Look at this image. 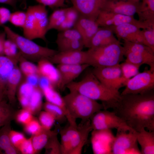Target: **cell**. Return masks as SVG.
<instances>
[{"label": "cell", "instance_id": "obj_1", "mask_svg": "<svg viewBox=\"0 0 154 154\" xmlns=\"http://www.w3.org/2000/svg\"><path fill=\"white\" fill-rule=\"evenodd\" d=\"M113 110L136 131L143 129L154 131V90L143 94L121 95Z\"/></svg>", "mask_w": 154, "mask_h": 154}, {"label": "cell", "instance_id": "obj_2", "mask_svg": "<svg viewBox=\"0 0 154 154\" xmlns=\"http://www.w3.org/2000/svg\"><path fill=\"white\" fill-rule=\"evenodd\" d=\"M66 87L70 91H75L94 100L101 101L104 110L115 108L121 96L119 90L104 85L92 71L88 72L81 80L73 81Z\"/></svg>", "mask_w": 154, "mask_h": 154}, {"label": "cell", "instance_id": "obj_3", "mask_svg": "<svg viewBox=\"0 0 154 154\" xmlns=\"http://www.w3.org/2000/svg\"><path fill=\"white\" fill-rule=\"evenodd\" d=\"M92 130L90 120L82 122L77 127L69 124L60 131L61 154H80Z\"/></svg>", "mask_w": 154, "mask_h": 154}, {"label": "cell", "instance_id": "obj_4", "mask_svg": "<svg viewBox=\"0 0 154 154\" xmlns=\"http://www.w3.org/2000/svg\"><path fill=\"white\" fill-rule=\"evenodd\" d=\"M86 64L94 68L112 66L124 59V50L120 41L107 45L89 48Z\"/></svg>", "mask_w": 154, "mask_h": 154}, {"label": "cell", "instance_id": "obj_5", "mask_svg": "<svg viewBox=\"0 0 154 154\" xmlns=\"http://www.w3.org/2000/svg\"><path fill=\"white\" fill-rule=\"evenodd\" d=\"M70 92L63 97L66 107L72 117L84 122L90 120L97 112L104 109L102 104L77 92Z\"/></svg>", "mask_w": 154, "mask_h": 154}, {"label": "cell", "instance_id": "obj_6", "mask_svg": "<svg viewBox=\"0 0 154 154\" xmlns=\"http://www.w3.org/2000/svg\"><path fill=\"white\" fill-rule=\"evenodd\" d=\"M7 37L16 45L21 55L26 59L37 62L42 59H48L58 51L42 46L26 37L16 33L9 27L4 26Z\"/></svg>", "mask_w": 154, "mask_h": 154}, {"label": "cell", "instance_id": "obj_7", "mask_svg": "<svg viewBox=\"0 0 154 154\" xmlns=\"http://www.w3.org/2000/svg\"><path fill=\"white\" fill-rule=\"evenodd\" d=\"M122 46L125 61L139 67L146 64L154 71V51L151 48L141 43L126 41H123Z\"/></svg>", "mask_w": 154, "mask_h": 154}, {"label": "cell", "instance_id": "obj_8", "mask_svg": "<svg viewBox=\"0 0 154 154\" xmlns=\"http://www.w3.org/2000/svg\"><path fill=\"white\" fill-rule=\"evenodd\" d=\"M92 130H108L117 129V131L134 130L113 111L100 110L95 113L90 119Z\"/></svg>", "mask_w": 154, "mask_h": 154}, {"label": "cell", "instance_id": "obj_9", "mask_svg": "<svg viewBox=\"0 0 154 154\" xmlns=\"http://www.w3.org/2000/svg\"><path fill=\"white\" fill-rule=\"evenodd\" d=\"M121 95L143 94L154 89V71L145 68L128 80Z\"/></svg>", "mask_w": 154, "mask_h": 154}, {"label": "cell", "instance_id": "obj_10", "mask_svg": "<svg viewBox=\"0 0 154 154\" xmlns=\"http://www.w3.org/2000/svg\"><path fill=\"white\" fill-rule=\"evenodd\" d=\"M137 131H117L112 143V151L114 154H141L137 140Z\"/></svg>", "mask_w": 154, "mask_h": 154}, {"label": "cell", "instance_id": "obj_11", "mask_svg": "<svg viewBox=\"0 0 154 154\" xmlns=\"http://www.w3.org/2000/svg\"><path fill=\"white\" fill-rule=\"evenodd\" d=\"M120 64L112 66L94 68L92 71L104 85L111 89L119 90L124 86L121 79L122 72Z\"/></svg>", "mask_w": 154, "mask_h": 154}, {"label": "cell", "instance_id": "obj_12", "mask_svg": "<svg viewBox=\"0 0 154 154\" xmlns=\"http://www.w3.org/2000/svg\"><path fill=\"white\" fill-rule=\"evenodd\" d=\"M96 21L99 27H110L122 24L130 23L135 25L141 29L149 27L144 23L129 16L110 12L102 10L99 13Z\"/></svg>", "mask_w": 154, "mask_h": 154}, {"label": "cell", "instance_id": "obj_13", "mask_svg": "<svg viewBox=\"0 0 154 154\" xmlns=\"http://www.w3.org/2000/svg\"><path fill=\"white\" fill-rule=\"evenodd\" d=\"M107 27L111 30L120 41L122 40L123 41L141 43L146 45L142 30L135 25L127 23Z\"/></svg>", "mask_w": 154, "mask_h": 154}, {"label": "cell", "instance_id": "obj_14", "mask_svg": "<svg viewBox=\"0 0 154 154\" xmlns=\"http://www.w3.org/2000/svg\"><path fill=\"white\" fill-rule=\"evenodd\" d=\"M80 15L96 21L106 0H69Z\"/></svg>", "mask_w": 154, "mask_h": 154}, {"label": "cell", "instance_id": "obj_15", "mask_svg": "<svg viewBox=\"0 0 154 154\" xmlns=\"http://www.w3.org/2000/svg\"><path fill=\"white\" fill-rule=\"evenodd\" d=\"M89 65L87 64L76 65L58 64L60 80L58 87L63 89L74 81Z\"/></svg>", "mask_w": 154, "mask_h": 154}, {"label": "cell", "instance_id": "obj_16", "mask_svg": "<svg viewBox=\"0 0 154 154\" xmlns=\"http://www.w3.org/2000/svg\"><path fill=\"white\" fill-rule=\"evenodd\" d=\"M87 52L82 50L58 52L48 58L53 64L76 65L86 64Z\"/></svg>", "mask_w": 154, "mask_h": 154}, {"label": "cell", "instance_id": "obj_17", "mask_svg": "<svg viewBox=\"0 0 154 154\" xmlns=\"http://www.w3.org/2000/svg\"><path fill=\"white\" fill-rule=\"evenodd\" d=\"M99 27L96 21L81 15L74 28L80 34L84 46L89 48L91 40Z\"/></svg>", "mask_w": 154, "mask_h": 154}, {"label": "cell", "instance_id": "obj_18", "mask_svg": "<svg viewBox=\"0 0 154 154\" xmlns=\"http://www.w3.org/2000/svg\"><path fill=\"white\" fill-rule=\"evenodd\" d=\"M140 4V3L139 4L133 3L127 0H106L102 10L124 15L133 16L137 12Z\"/></svg>", "mask_w": 154, "mask_h": 154}, {"label": "cell", "instance_id": "obj_19", "mask_svg": "<svg viewBox=\"0 0 154 154\" xmlns=\"http://www.w3.org/2000/svg\"><path fill=\"white\" fill-rule=\"evenodd\" d=\"M40 89L46 101L60 107L64 112L68 122L72 123L74 121V119L66 107L63 97L55 90V87L50 84Z\"/></svg>", "mask_w": 154, "mask_h": 154}, {"label": "cell", "instance_id": "obj_20", "mask_svg": "<svg viewBox=\"0 0 154 154\" xmlns=\"http://www.w3.org/2000/svg\"><path fill=\"white\" fill-rule=\"evenodd\" d=\"M48 58L40 59L37 66L40 76L47 79L54 87H58L60 76L58 70Z\"/></svg>", "mask_w": 154, "mask_h": 154}, {"label": "cell", "instance_id": "obj_21", "mask_svg": "<svg viewBox=\"0 0 154 154\" xmlns=\"http://www.w3.org/2000/svg\"><path fill=\"white\" fill-rule=\"evenodd\" d=\"M35 17L37 38L45 40L48 31V19L46 7L42 5H33Z\"/></svg>", "mask_w": 154, "mask_h": 154}, {"label": "cell", "instance_id": "obj_22", "mask_svg": "<svg viewBox=\"0 0 154 154\" xmlns=\"http://www.w3.org/2000/svg\"><path fill=\"white\" fill-rule=\"evenodd\" d=\"M23 74L19 67L16 66L8 76L6 82V95L10 104L15 100L16 93L22 79Z\"/></svg>", "mask_w": 154, "mask_h": 154}, {"label": "cell", "instance_id": "obj_23", "mask_svg": "<svg viewBox=\"0 0 154 154\" xmlns=\"http://www.w3.org/2000/svg\"><path fill=\"white\" fill-rule=\"evenodd\" d=\"M118 41L110 28L99 27L91 40L89 48L107 45Z\"/></svg>", "mask_w": 154, "mask_h": 154}, {"label": "cell", "instance_id": "obj_24", "mask_svg": "<svg viewBox=\"0 0 154 154\" xmlns=\"http://www.w3.org/2000/svg\"><path fill=\"white\" fill-rule=\"evenodd\" d=\"M137 140L141 147V154H154V131L142 129L137 132Z\"/></svg>", "mask_w": 154, "mask_h": 154}, {"label": "cell", "instance_id": "obj_25", "mask_svg": "<svg viewBox=\"0 0 154 154\" xmlns=\"http://www.w3.org/2000/svg\"><path fill=\"white\" fill-rule=\"evenodd\" d=\"M11 130L10 122L0 129V150L3 151L6 154H18L20 151L12 144L10 140Z\"/></svg>", "mask_w": 154, "mask_h": 154}, {"label": "cell", "instance_id": "obj_26", "mask_svg": "<svg viewBox=\"0 0 154 154\" xmlns=\"http://www.w3.org/2000/svg\"><path fill=\"white\" fill-rule=\"evenodd\" d=\"M26 13V21L22 28L24 36L32 40L38 38L35 19L33 5L28 7Z\"/></svg>", "mask_w": 154, "mask_h": 154}, {"label": "cell", "instance_id": "obj_27", "mask_svg": "<svg viewBox=\"0 0 154 154\" xmlns=\"http://www.w3.org/2000/svg\"><path fill=\"white\" fill-rule=\"evenodd\" d=\"M57 133V129L51 131L43 129L40 133L33 135L32 140L35 153L44 147L50 137Z\"/></svg>", "mask_w": 154, "mask_h": 154}, {"label": "cell", "instance_id": "obj_28", "mask_svg": "<svg viewBox=\"0 0 154 154\" xmlns=\"http://www.w3.org/2000/svg\"><path fill=\"white\" fill-rule=\"evenodd\" d=\"M18 62L17 60L4 55L0 56V79L6 84L8 76Z\"/></svg>", "mask_w": 154, "mask_h": 154}, {"label": "cell", "instance_id": "obj_29", "mask_svg": "<svg viewBox=\"0 0 154 154\" xmlns=\"http://www.w3.org/2000/svg\"><path fill=\"white\" fill-rule=\"evenodd\" d=\"M43 95L41 89L39 87H35L29 98V103L27 110L32 114L39 112L42 106Z\"/></svg>", "mask_w": 154, "mask_h": 154}, {"label": "cell", "instance_id": "obj_30", "mask_svg": "<svg viewBox=\"0 0 154 154\" xmlns=\"http://www.w3.org/2000/svg\"><path fill=\"white\" fill-rule=\"evenodd\" d=\"M58 52L82 50L84 45L82 40H56Z\"/></svg>", "mask_w": 154, "mask_h": 154}, {"label": "cell", "instance_id": "obj_31", "mask_svg": "<svg viewBox=\"0 0 154 154\" xmlns=\"http://www.w3.org/2000/svg\"><path fill=\"white\" fill-rule=\"evenodd\" d=\"M65 10L66 8L55 9L48 17V31L57 29L65 18Z\"/></svg>", "mask_w": 154, "mask_h": 154}, {"label": "cell", "instance_id": "obj_32", "mask_svg": "<svg viewBox=\"0 0 154 154\" xmlns=\"http://www.w3.org/2000/svg\"><path fill=\"white\" fill-rule=\"evenodd\" d=\"M14 112L9 104L4 100L0 101V127L11 122Z\"/></svg>", "mask_w": 154, "mask_h": 154}, {"label": "cell", "instance_id": "obj_33", "mask_svg": "<svg viewBox=\"0 0 154 154\" xmlns=\"http://www.w3.org/2000/svg\"><path fill=\"white\" fill-rule=\"evenodd\" d=\"M120 64L122 72L121 78L125 86L128 80L139 72L140 67L126 61Z\"/></svg>", "mask_w": 154, "mask_h": 154}, {"label": "cell", "instance_id": "obj_34", "mask_svg": "<svg viewBox=\"0 0 154 154\" xmlns=\"http://www.w3.org/2000/svg\"><path fill=\"white\" fill-rule=\"evenodd\" d=\"M19 62V67L22 74L25 77L35 74L39 75L37 66L29 61L22 56L20 57Z\"/></svg>", "mask_w": 154, "mask_h": 154}, {"label": "cell", "instance_id": "obj_35", "mask_svg": "<svg viewBox=\"0 0 154 154\" xmlns=\"http://www.w3.org/2000/svg\"><path fill=\"white\" fill-rule=\"evenodd\" d=\"M4 55L19 62L21 55L15 43L11 40L6 39L4 45Z\"/></svg>", "mask_w": 154, "mask_h": 154}, {"label": "cell", "instance_id": "obj_36", "mask_svg": "<svg viewBox=\"0 0 154 154\" xmlns=\"http://www.w3.org/2000/svg\"><path fill=\"white\" fill-rule=\"evenodd\" d=\"M43 107L45 111L51 114L58 122H62L66 119L64 112L58 106L46 101L44 103Z\"/></svg>", "mask_w": 154, "mask_h": 154}, {"label": "cell", "instance_id": "obj_37", "mask_svg": "<svg viewBox=\"0 0 154 154\" xmlns=\"http://www.w3.org/2000/svg\"><path fill=\"white\" fill-rule=\"evenodd\" d=\"M58 133L51 137L44 147L46 152L50 154H61L60 142L57 137Z\"/></svg>", "mask_w": 154, "mask_h": 154}, {"label": "cell", "instance_id": "obj_38", "mask_svg": "<svg viewBox=\"0 0 154 154\" xmlns=\"http://www.w3.org/2000/svg\"><path fill=\"white\" fill-rule=\"evenodd\" d=\"M26 18V13L18 11L11 13L9 21L15 26L23 27Z\"/></svg>", "mask_w": 154, "mask_h": 154}, {"label": "cell", "instance_id": "obj_39", "mask_svg": "<svg viewBox=\"0 0 154 154\" xmlns=\"http://www.w3.org/2000/svg\"><path fill=\"white\" fill-rule=\"evenodd\" d=\"M40 123L42 128L46 130H50L56 120L54 117L50 113L45 111L40 113Z\"/></svg>", "mask_w": 154, "mask_h": 154}, {"label": "cell", "instance_id": "obj_40", "mask_svg": "<svg viewBox=\"0 0 154 154\" xmlns=\"http://www.w3.org/2000/svg\"><path fill=\"white\" fill-rule=\"evenodd\" d=\"M35 87L25 80H22L18 88V97L22 96L29 98Z\"/></svg>", "mask_w": 154, "mask_h": 154}, {"label": "cell", "instance_id": "obj_41", "mask_svg": "<svg viewBox=\"0 0 154 154\" xmlns=\"http://www.w3.org/2000/svg\"><path fill=\"white\" fill-rule=\"evenodd\" d=\"M25 125L24 129L26 132L33 135L40 133L43 129L40 123L33 119Z\"/></svg>", "mask_w": 154, "mask_h": 154}, {"label": "cell", "instance_id": "obj_42", "mask_svg": "<svg viewBox=\"0 0 154 154\" xmlns=\"http://www.w3.org/2000/svg\"><path fill=\"white\" fill-rule=\"evenodd\" d=\"M142 31L146 45L154 51V27L143 29Z\"/></svg>", "mask_w": 154, "mask_h": 154}, {"label": "cell", "instance_id": "obj_43", "mask_svg": "<svg viewBox=\"0 0 154 154\" xmlns=\"http://www.w3.org/2000/svg\"><path fill=\"white\" fill-rule=\"evenodd\" d=\"M39 4L52 9L63 7L66 0H35Z\"/></svg>", "mask_w": 154, "mask_h": 154}, {"label": "cell", "instance_id": "obj_44", "mask_svg": "<svg viewBox=\"0 0 154 154\" xmlns=\"http://www.w3.org/2000/svg\"><path fill=\"white\" fill-rule=\"evenodd\" d=\"M32 114L28 110L24 109L18 113L16 117L17 120L25 125L33 119Z\"/></svg>", "mask_w": 154, "mask_h": 154}, {"label": "cell", "instance_id": "obj_45", "mask_svg": "<svg viewBox=\"0 0 154 154\" xmlns=\"http://www.w3.org/2000/svg\"><path fill=\"white\" fill-rule=\"evenodd\" d=\"M9 137L12 144L18 149L20 145L26 139L22 133L11 130L10 132Z\"/></svg>", "mask_w": 154, "mask_h": 154}, {"label": "cell", "instance_id": "obj_46", "mask_svg": "<svg viewBox=\"0 0 154 154\" xmlns=\"http://www.w3.org/2000/svg\"><path fill=\"white\" fill-rule=\"evenodd\" d=\"M20 153L23 154L35 153L32 142V137L25 139L18 148Z\"/></svg>", "mask_w": 154, "mask_h": 154}, {"label": "cell", "instance_id": "obj_47", "mask_svg": "<svg viewBox=\"0 0 154 154\" xmlns=\"http://www.w3.org/2000/svg\"><path fill=\"white\" fill-rule=\"evenodd\" d=\"M81 15L78 11L73 6L66 8L65 18L76 23Z\"/></svg>", "mask_w": 154, "mask_h": 154}, {"label": "cell", "instance_id": "obj_48", "mask_svg": "<svg viewBox=\"0 0 154 154\" xmlns=\"http://www.w3.org/2000/svg\"><path fill=\"white\" fill-rule=\"evenodd\" d=\"M11 13L10 10L7 8L0 7V26L9 21Z\"/></svg>", "mask_w": 154, "mask_h": 154}, {"label": "cell", "instance_id": "obj_49", "mask_svg": "<svg viewBox=\"0 0 154 154\" xmlns=\"http://www.w3.org/2000/svg\"><path fill=\"white\" fill-rule=\"evenodd\" d=\"M40 76L38 74H31L25 77V80L33 86L36 87L38 86Z\"/></svg>", "mask_w": 154, "mask_h": 154}, {"label": "cell", "instance_id": "obj_50", "mask_svg": "<svg viewBox=\"0 0 154 154\" xmlns=\"http://www.w3.org/2000/svg\"><path fill=\"white\" fill-rule=\"evenodd\" d=\"M75 23L65 18L57 30L60 31L73 28Z\"/></svg>", "mask_w": 154, "mask_h": 154}, {"label": "cell", "instance_id": "obj_51", "mask_svg": "<svg viewBox=\"0 0 154 154\" xmlns=\"http://www.w3.org/2000/svg\"><path fill=\"white\" fill-rule=\"evenodd\" d=\"M6 37V35L4 31L0 32V56L4 55V45Z\"/></svg>", "mask_w": 154, "mask_h": 154}, {"label": "cell", "instance_id": "obj_52", "mask_svg": "<svg viewBox=\"0 0 154 154\" xmlns=\"http://www.w3.org/2000/svg\"><path fill=\"white\" fill-rule=\"evenodd\" d=\"M21 3L20 0H0V3L7 4L16 9L17 4Z\"/></svg>", "mask_w": 154, "mask_h": 154}, {"label": "cell", "instance_id": "obj_53", "mask_svg": "<svg viewBox=\"0 0 154 154\" xmlns=\"http://www.w3.org/2000/svg\"><path fill=\"white\" fill-rule=\"evenodd\" d=\"M6 83L0 79V101L3 100L6 95Z\"/></svg>", "mask_w": 154, "mask_h": 154}, {"label": "cell", "instance_id": "obj_54", "mask_svg": "<svg viewBox=\"0 0 154 154\" xmlns=\"http://www.w3.org/2000/svg\"><path fill=\"white\" fill-rule=\"evenodd\" d=\"M20 1L21 5L24 8H25L26 5L27 0H20Z\"/></svg>", "mask_w": 154, "mask_h": 154}, {"label": "cell", "instance_id": "obj_55", "mask_svg": "<svg viewBox=\"0 0 154 154\" xmlns=\"http://www.w3.org/2000/svg\"><path fill=\"white\" fill-rule=\"evenodd\" d=\"M129 2L132 3L136 4H139L140 3V0H127Z\"/></svg>", "mask_w": 154, "mask_h": 154}, {"label": "cell", "instance_id": "obj_56", "mask_svg": "<svg viewBox=\"0 0 154 154\" xmlns=\"http://www.w3.org/2000/svg\"></svg>", "mask_w": 154, "mask_h": 154}]
</instances>
